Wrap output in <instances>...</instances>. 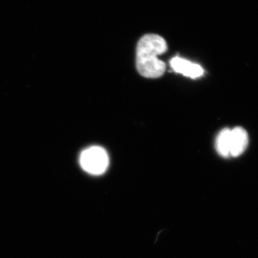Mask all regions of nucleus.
I'll return each instance as SVG.
<instances>
[{"instance_id": "nucleus-1", "label": "nucleus", "mask_w": 258, "mask_h": 258, "mask_svg": "<svg viewBox=\"0 0 258 258\" xmlns=\"http://www.w3.org/2000/svg\"><path fill=\"white\" fill-rule=\"evenodd\" d=\"M167 50L166 40L157 34H147L139 40L137 47V68L139 74L147 79L163 76L166 64L158 58Z\"/></svg>"}, {"instance_id": "nucleus-2", "label": "nucleus", "mask_w": 258, "mask_h": 258, "mask_svg": "<svg viewBox=\"0 0 258 258\" xmlns=\"http://www.w3.org/2000/svg\"><path fill=\"white\" fill-rule=\"evenodd\" d=\"M80 164L86 172L93 175H101L108 169L109 158L103 148L91 147L81 153Z\"/></svg>"}, {"instance_id": "nucleus-3", "label": "nucleus", "mask_w": 258, "mask_h": 258, "mask_svg": "<svg viewBox=\"0 0 258 258\" xmlns=\"http://www.w3.org/2000/svg\"><path fill=\"white\" fill-rule=\"evenodd\" d=\"M171 67L177 74H182L191 79H198L204 74L203 68L198 64L194 63L180 57H174L170 61Z\"/></svg>"}, {"instance_id": "nucleus-4", "label": "nucleus", "mask_w": 258, "mask_h": 258, "mask_svg": "<svg viewBox=\"0 0 258 258\" xmlns=\"http://www.w3.org/2000/svg\"><path fill=\"white\" fill-rule=\"evenodd\" d=\"M247 132L242 127H235L230 132V157H237L242 155L248 145Z\"/></svg>"}, {"instance_id": "nucleus-5", "label": "nucleus", "mask_w": 258, "mask_h": 258, "mask_svg": "<svg viewBox=\"0 0 258 258\" xmlns=\"http://www.w3.org/2000/svg\"><path fill=\"white\" fill-rule=\"evenodd\" d=\"M230 129L225 128L220 132L216 140V149L222 157H230Z\"/></svg>"}]
</instances>
